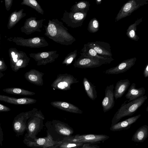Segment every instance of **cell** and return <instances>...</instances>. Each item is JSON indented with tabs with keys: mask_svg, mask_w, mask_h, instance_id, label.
Instances as JSON below:
<instances>
[{
	"mask_svg": "<svg viewBox=\"0 0 148 148\" xmlns=\"http://www.w3.org/2000/svg\"><path fill=\"white\" fill-rule=\"evenodd\" d=\"M45 28L44 35L54 42L60 44L69 45L76 41L75 38L68 31V29L57 18L49 19Z\"/></svg>",
	"mask_w": 148,
	"mask_h": 148,
	"instance_id": "6da1fadb",
	"label": "cell"
},
{
	"mask_svg": "<svg viewBox=\"0 0 148 148\" xmlns=\"http://www.w3.org/2000/svg\"><path fill=\"white\" fill-rule=\"evenodd\" d=\"M45 125L47 132L56 141H62L66 137L72 136L74 132L73 129L67 123L59 120L47 121Z\"/></svg>",
	"mask_w": 148,
	"mask_h": 148,
	"instance_id": "7a4b0ae2",
	"label": "cell"
},
{
	"mask_svg": "<svg viewBox=\"0 0 148 148\" xmlns=\"http://www.w3.org/2000/svg\"><path fill=\"white\" fill-rule=\"evenodd\" d=\"M147 99V96L145 95L129 102H127V100L125 101L114 115L112 121L111 126L117 123L123 117L132 115L144 103Z\"/></svg>",
	"mask_w": 148,
	"mask_h": 148,
	"instance_id": "3957f363",
	"label": "cell"
},
{
	"mask_svg": "<svg viewBox=\"0 0 148 148\" xmlns=\"http://www.w3.org/2000/svg\"><path fill=\"white\" fill-rule=\"evenodd\" d=\"M33 116L42 119H44L41 110L35 108L31 110L20 113L14 118L12 122V128L16 137H18L24 134L27 129V120Z\"/></svg>",
	"mask_w": 148,
	"mask_h": 148,
	"instance_id": "277c9868",
	"label": "cell"
},
{
	"mask_svg": "<svg viewBox=\"0 0 148 148\" xmlns=\"http://www.w3.org/2000/svg\"><path fill=\"white\" fill-rule=\"evenodd\" d=\"M109 138V136L103 134H77L66 137L62 141L96 144L100 143Z\"/></svg>",
	"mask_w": 148,
	"mask_h": 148,
	"instance_id": "5b68a950",
	"label": "cell"
},
{
	"mask_svg": "<svg viewBox=\"0 0 148 148\" xmlns=\"http://www.w3.org/2000/svg\"><path fill=\"white\" fill-rule=\"evenodd\" d=\"M46 137L32 139L24 137L23 142L27 146L33 148H55L62 141L53 140L50 135L47 132Z\"/></svg>",
	"mask_w": 148,
	"mask_h": 148,
	"instance_id": "8992f818",
	"label": "cell"
},
{
	"mask_svg": "<svg viewBox=\"0 0 148 148\" xmlns=\"http://www.w3.org/2000/svg\"><path fill=\"white\" fill-rule=\"evenodd\" d=\"M7 40L14 42L18 45L31 48H39L48 46L49 44L44 37H35L27 39L22 37H10Z\"/></svg>",
	"mask_w": 148,
	"mask_h": 148,
	"instance_id": "52a82bcc",
	"label": "cell"
},
{
	"mask_svg": "<svg viewBox=\"0 0 148 148\" xmlns=\"http://www.w3.org/2000/svg\"><path fill=\"white\" fill-rule=\"evenodd\" d=\"M87 13L68 12L65 10L61 19L67 26L76 28L82 26Z\"/></svg>",
	"mask_w": 148,
	"mask_h": 148,
	"instance_id": "ba28073f",
	"label": "cell"
},
{
	"mask_svg": "<svg viewBox=\"0 0 148 148\" xmlns=\"http://www.w3.org/2000/svg\"><path fill=\"white\" fill-rule=\"evenodd\" d=\"M148 3V0H130L121 7L115 18V22L130 15L140 7Z\"/></svg>",
	"mask_w": 148,
	"mask_h": 148,
	"instance_id": "9c48e42d",
	"label": "cell"
},
{
	"mask_svg": "<svg viewBox=\"0 0 148 148\" xmlns=\"http://www.w3.org/2000/svg\"><path fill=\"white\" fill-rule=\"evenodd\" d=\"M79 81L73 75L65 73L59 74L51 84L54 89L62 90H67L71 89V85L78 83Z\"/></svg>",
	"mask_w": 148,
	"mask_h": 148,
	"instance_id": "30bf717a",
	"label": "cell"
},
{
	"mask_svg": "<svg viewBox=\"0 0 148 148\" xmlns=\"http://www.w3.org/2000/svg\"><path fill=\"white\" fill-rule=\"evenodd\" d=\"M43 120L42 119L36 116L30 118L27 121V133L24 137L32 139L37 138V135L44 126Z\"/></svg>",
	"mask_w": 148,
	"mask_h": 148,
	"instance_id": "8fae6325",
	"label": "cell"
},
{
	"mask_svg": "<svg viewBox=\"0 0 148 148\" xmlns=\"http://www.w3.org/2000/svg\"><path fill=\"white\" fill-rule=\"evenodd\" d=\"M111 62L108 60L85 57L80 56L75 59L73 66L82 69L92 68L99 67L103 64H108Z\"/></svg>",
	"mask_w": 148,
	"mask_h": 148,
	"instance_id": "7c38bea8",
	"label": "cell"
},
{
	"mask_svg": "<svg viewBox=\"0 0 148 148\" xmlns=\"http://www.w3.org/2000/svg\"><path fill=\"white\" fill-rule=\"evenodd\" d=\"M29 55L37 62V66L45 65L53 62L59 56L56 50L31 53L29 54Z\"/></svg>",
	"mask_w": 148,
	"mask_h": 148,
	"instance_id": "4fadbf2b",
	"label": "cell"
},
{
	"mask_svg": "<svg viewBox=\"0 0 148 148\" xmlns=\"http://www.w3.org/2000/svg\"><path fill=\"white\" fill-rule=\"evenodd\" d=\"M46 20L45 19L37 20L35 17H31L26 19L24 23V25L21 28V32L27 35L31 34L36 32H40L43 25V22Z\"/></svg>",
	"mask_w": 148,
	"mask_h": 148,
	"instance_id": "5bb4252c",
	"label": "cell"
},
{
	"mask_svg": "<svg viewBox=\"0 0 148 148\" xmlns=\"http://www.w3.org/2000/svg\"><path fill=\"white\" fill-rule=\"evenodd\" d=\"M136 60V57L124 60L116 66L108 69L104 72L107 74H118L123 73L132 67Z\"/></svg>",
	"mask_w": 148,
	"mask_h": 148,
	"instance_id": "9a60e30c",
	"label": "cell"
},
{
	"mask_svg": "<svg viewBox=\"0 0 148 148\" xmlns=\"http://www.w3.org/2000/svg\"><path fill=\"white\" fill-rule=\"evenodd\" d=\"M99 54L103 56L112 58L111 46L109 43L103 41L89 42L86 43Z\"/></svg>",
	"mask_w": 148,
	"mask_h": 148,
	"instance_id": "2e32d148",
	"label": "cell"
},
{
	"mask_svg": "<svg viewBox=\"0 0 148 148\" xmlns=\"http://www.w3.org/2000/svg\"><path fill=\"white\" fill-rule=\"evenodd\" d=\"M114 84L107 86L105 91V95L101 102L103 112L105 113L112 109L114 106L115 101Z\"/></svg>",
	"mask_w": 148,
	"mask_h": 148,
	"instance_id": "e0dca14e",
	"label": "cell"
},
{
	"mask_svg": "<svg viewBox=\"0 0 148 148\" xmlns=\"http://www.w3.org/2000/svg\"><path fill=\"white\" fill-rule=\"evenodd\" d=\"M44 73L39 71L33 69L24 74L25 79L30 83L38 86L43 85V76Z\"/></svg>",
	"mask_w": 148,
	"mask_h": 148,
	"instance_id": "ac0fdd59",
	"label": "cell"
},
{
	"mask_svg": "<svg viewBox=\"0 0 148 148\" xmlns=\"http://www.w3.org/2000/svg\"><path fill=\"white\" fill-rule=\"evenodd\" d=\"M0 101L17 105L31 104L35 103L37 101L36 99L30 98H16L1 95H0Z\"/></svg>",
	"mask_w": 148,
	"mask_h": 148,
	"instance_id": "d6986e66",
	"label": "cell"
},
{
	"mask_svg": "<svg viewBox=\"0 0 148 148\" xmlns=\"http://www.w3.org/2000/svg\"><path fill=\"white\" fill-rule=\"evenodd\" d=\"M53 107L60 110L72 113L82 114L83 111L71 103L62 101H55L51 103Z\"/></svg>",
	"mask_w": 148,
	"mask_h": 148,
	"instance_id": "ffe728a7",
	"label": "cell"
},
{
	"mask_svg": "<svg viewBox=\"0 0 148 148\" xmlns=\"http://www.w3.org/2000/svg\"><path fill=\"white\" fill-rule=\"evenodd\" d=\"M140 116L141 114H139L118 122L111 126L110 128V130L115 132L129 129L130 128L131 125L135 123Z\"/></svg>",
	"mask_w": 148,
	"mask_h": 148,
	"instance_id": "44dd1931",
	"label": "cell"
},
{
	"mask_svg": "<svg viewBox=\"0 0 148 148\" xmlns=\"http://www.w3.org/2000/svg\"><path fill=\"white\" fill-rule=\"evenodd\" d=\"M145 92V90L144 87L136 88L135 83H133L128 89L125 97L128 99L127 100V102H129L142 97Z\"/></svg>",
	"mask_w": 148,
	"mask_h": 148,
	"instance_id": "7402d4cb",
	"label": "cell"
},
{
	"mask_svg": "<svg viewBox=\"0 0 148 148\" xmlns=\"http://www.w3.org/2000/svg\"><path fill=\"white\" fill-rule=\"evenodd\" d=\"M80 56L87 58L113 61L114 59L112 58L103 56L98 54L92 48L90 47L87 44L84 45L82 49Z\"/></svg>",
	"mask_w": 148,
	"mask_h": 148,
	"instance_id": "603a6c76",
	"label": "cell"
},
{
	"mask_svg": "<svg viewBox=\"0 0 148 148\" xmlns=\"http://www.w3.org/2000/svg\"><path fill=\"white\" fill-rule=\"evenodd\" d=\"M130 84V82L128 79L120 80L116 83L114 90V98L116 100L123 95Z\"/></svg>",
	"mask_w": 148,
	"mask_h": 148,
	"instance_id": "cb8c5ba5",
	"label": "cell"
},
{
	"mask_svg": "<svg viewBox=\"0 0 148 148\" xmlns=\"http://www.w3.org/2000/svg\"><path fill=\"white\" fill-rule=\"evenodd\" d=\"M23 11L24 9H21L18 11L16 10L11 14L8 18L7 25L8 29H10L13 27L26 16V13H24Z\"/></svg>",
	"mask_w": 148,
	"mask_h": 148,
	"instance_id": "d4e9b609",
	"label": "cell"
},
{
	"mask_svg": "<svg viewBox=\"0 0 148 148\" xmlns=\"http://www.w3.org/2000/svg\"><path fill=\"white\" fill-rule=\"evenodd\" d=\"M148 137V126L147 125L140 127L134 134L132 140L137 143L144 142Z\"/></svg>",
	"mask_w": 148,
	"mask_h": 148,
	"instance_id": "484cf974",
	"label": "cell"
},
{
	"mask_svg": "<svg viewBox=\"0 0 148 148\" xmlns=\"http://www.w3.org/2000/svg\"><path fill=\"white\" fill-rule=\"evenodd\" d=\"M10 65L12 70L18 60L27 56L23 51H18L16 48L11 47L8 50Z\"/></svg>",
	"mask_w": 148,
	"mask_h": 148,
	"instance_id": "4316f807",
	"label": "cell"
},
{
	"mask_svg": "<svg viewBox=\"0 0 148 148\" xmlns=\"http://www.w3.org/2000/svg\"><path fill=\"white\" fill-rule=\"evenodd\" d=\"M83 83L87 96L90 99L94 101L97 97L95 86L86 77L83 78Z\"/></svg>",
	"mask_w": 148,
	"mask_h": 148,
	"instance_id": "83f0119b",
	"label": "cell"
},
{
	"mask_svg": "<svg viewBox=\"0 0 148 148\" xmlns=\"http://www.w3.org/2000/svg\"><path fill=\"white\" fill-rule=\"evenodd\" d=\"M143 21L142 18L137 19L135 22L130 25L127 29L126 34L131 39L138 41L139 38L136 33L137 26Z\"/></svg>",
	"mask_w": 148,
	"mask_h": 148,
	"instance_id": "f1b7e54d",
	"label": "cell"
},
{
	"mask_svg": "<svg viewBox=\"0 0 148 148\" xmlns=\"http://www.w3.org/2000/svg\"><path fill=\"white\" fill-rule=\"evenodd\" d=\"M90 4L89 1H81L76 3L71 6L70 10L74 12L87 13Z\"/></svg>",
	"mask_w": 148,
	"mask_h": 148,
	"instance_id": "f546056e",
	"label": "cell"
},
{
	"mask_svg": "<svg viewBox=\"0 0 148 148\" xmlns=\"http://www.w3.org/2000/svg\"><path fill=\"white\" fill-rule=\"evenodd\" d=\"M3 91L7 93L25 96H31L36 93L33 92L17 88H9L3 89Z\"/></svg>",
	"mask_w": 148,
	"mask_h": 148,
	"instance_id": "4dcf8cb0",
	"label": "cell"
},
{
	"mask_svg": "<svg viewBox=\"0 0 148 148\" xmlns=\"http://www.w3.org/2000/svg\"><path fill=\"white\" fill-rule=\"evenodd\" d=\"M21 4L30 7L34 9L38 13L42 15L44 14L43 9L36 0H23Z\"/></svg>",
	"mask_w": 148,
	"mask_h": 148,
	"instance_id": "1f68e13d",
	"label": "cell"
},
{
	"mask_svg": "<svg viewBox=\"0 0 148 148\" xmlns=\"http://www.w3.org/2000/svg\"><path fill=\"white\" fill-rule=\"evenodd\" d=\"M30 60L27 56L20 59L15 63L12 70L16 72L20 69L26 67L28 65Z\"/></svg>",
	"mask_w": 148,
	"mask_h": 148,
	"instance_id": "d6a6232c",
	"label": "cell"
},
{
	"mask_svg": "<svg viewBox=\"0 0 148 148\" xmlns=\"http://www.w3.org/2000/svg\"><path fill=\"white\" fill-rule=\"evenodd\" d=\"M99 23L96 18H93L90 21L88 26V30L90 33H95L99 30Z\"/></svg>",
	"mask_w": 148,
	"mask_h": 148,
	"instance_id": "836d02e7",
	"label": "cell"
},
{
	"mask_svg": "<svg viewBox=\"0 0 148 148\" xmlns=\"http://www.w3.org/2000/svg\"><path fill=\"white\" fill-rule=\"evenodd\" d=\"M77 56V50L76 49L69 53L65 57L62 64H65L67 66L70 65L73 61L76 59Z\"/></svg>",
	"mask_w": 148,
	"mask_h": 148,
	"instance_id": "e575fe53",
	"label": "cell"
},
{
	"mask_svg": "<svg viewBox=\"0 0 148 148\" xmlns=\"http://www.w3.org/2000/svg\"><path fill=\"white\" fill-rule=\"evenodd\" d=\"M62 141V142L58 145V147L60 148H78L82 146L84 144L81 143Z\"/></svg>",
	"mask_w": 148,
	"mask_h": 148,
	"instance_id": "d590c367",
	"label": "cell"
},
{
	"mask_svg": "<svg viewBox=\"0 0 148 148\" xmlns=\"http://www.w3.org/2000/svg\"><path fill=\"white\" fill-rule=\"evenodd\" d=\"M7 69V66L3 59L0 58V72L5 71Z\"/></svg>",
	"mask_w": 148,
	"mask_h": 148,
	"instance_id": "8d00e7d4",
	"label": "cell"
},
{
	"mask_svg": "<svg viewBox=\"0 0 148 148\" xmlns=\"http://www.w3.org/2000/svg\"><path fill=\"white\" fill-rule=\"evenodd\" d=\"M78 148H100V146L96 144L84 143L82 146Z\"/></svg>",
	"mask_w": 148,
	"mask_h": 148,
	"instance_id": "74e56055",
	"label": "cell"
},
{
	"mask_svg": "<svg viewBox=\"0 0 148 148\" xmlns=\"http://www.w3.org/2000/svg\"><path fill=\"white\" fill-rule=\"evenodd\" d=\"M5 6L6 10L9 11L11 7L12 4L13 0H5Z\"/></svg>",
	"mask_w": 148,
	"mask_h": 148,
	"instance_id": "f35d334b",
	"label": "cell"
},
{
	"mask_svg": "<svg viewBox=\"0 0 148 148\" xmlns=\"http://www.w3.org/2000/svg\"><path fill=\"white\" fill-rule=\"evenodd\" d=\"M11 110L9 107L0 104V112H7Z\"/></svg>",
	"mask_w": 148,
	"mask_h": 148,
	"instance_id": "ab89813d",
	"label": "cell"
},
{
	"mask_svg": "<svg viewBox=\"0 0 148 148\" xmlns=\"http://www.w3.org/2000/svg\"><path fill=\"white\" fill-rule=\"evenodd\" d=\"M3 134L2 129L1 128L0 124V145L2 146L3 142Z\"/></svg>",
	"mask_w": 148,
	"mask_h": 148,
	"instance_id": "60d3db41",
	"label": "cell"
},
{
	"mask_svg": "<svg viewBox=\"0 0 148 148\" xmlns=\"http://www.w3.org/2000/svg\"><path fill=\"white\" fill-rule=\"evenodd\" d=\"M143 74L145 77H148V63L145 66Z\"/></svg>",
	"mask_w": 148,
	"mask_h": 148,
	"instance_id": "b9f144b4",
	"label": "cell"
},
{
	"mask_svg": "<svg viewBox=\"0 0 148 148\" xmlns=\"http://www.w3.org/2000/svg\"><path fill=\"white\" fill-rule=\"evenodd\" d=\"M102 1V0H96V3L97 5H100Z\"/></svg>",
	"mask_w": 148,
	"mask_h": 148,
	"instance_id": "7bdbcfd3",
	"label": "cell"
},
{
	"mask_svg": "<svg viewBox=\"0 0 148 148\" xmlns=\"http://www.w3.org/2000/svg\"><path fill=\"white\" fill-rule=\"evenodd\" d=\"M4 74L2 73L1 72H0V79H1L2 77Z\"/></svg>",
	"mask_w": 148,
	"mask_h": 148,
	"instance_id": "ee69618b",
	"label": "cell"
},
{
	"mask_svg": "<svg viewBox=\"0 0 148 148\" xmlns=\"http://www.w3.org/2000/svg\"><path fill=\"white\" fill-rule=\"evenodd\" d=\"M1 32H0V45L1 44Z\"/></svg>",
	"mask_w": 148,
	"mask_h": 148,
	"instance_id": "f6af8a7d",
	"label": "cell"
},
{
	"mask_svg": "<svg viewBox=\"0 0 148 148\" xmlns=\"http://www.w3.org/2000/svg\"><path fill=\"white\" fill-rule=\"evenodd\" d=\"M59 148V147H56V148Z\"/></svg>",
	"mask_w": 148,
	"mask_h": 148,
	"instance_id": "bcb514c9",
	"label": "cell"
},
{
	"mask_svg": "<svg viewBox=\"0 0 148 148\" xmlns=\"http://www.w3.org/2000/svg\"></svg>",
	"mask_w": 148,
	"mask_h": 148,
	"instance_id": "7dc6e473",
	"label": "cell"
}]
</instances>
